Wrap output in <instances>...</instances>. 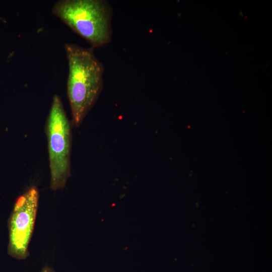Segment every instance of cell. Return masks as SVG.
<instances>
[{
    "instance_id": "6da1fadb",
    "label": "cell",
    "mask_w": 272,
    "mask_h": 272,
    "mask_svg": "<svg viewBox=\"0 0 272 272\" xmlns=\"http://www.w3.org/2000/svg\"><path fill=\"white\" fill-rule=\"evenodd\" d=\"M64 48L69 65L67 94L74 123L79 125L100 94L104 67L93 48L65 43Z\"/></svg>"
},
{
    "instance_id": "7a4b0ae2",
    "label": "cell",
    "mask_w": 272,
    "mask_h": 272,
    "mask_svg": "<svg viewBox=\"0 0 272 272\" xmlns=\"http://www.w3.org/2000/svg\"><path fill=\"white\" fill-rule=\"evenodd\" d=\"M52 14L93 47L108 43L112 37V11L103 0H61Z\"/></svg>"
},
{
    "instance_id": "3957f363",
    "label": "cell",
    "mask_w": 272,
    "mask_h": 272,
    "mask_svg": "<svg viewBox=\"0 0 272 272\" xmlns=\"http://www.w3.org/2000/svg\"><path fill=\"white\" fill-rule=\"evenodd\" d=\"M50 187L56 190L64 187L70 176L71 130L59 97L55 95L47 119Z\"/></svg>"
},
{
    "instance_id": "277c9868",
    "label": "cell",
    "mask_w": 272,
    "mask_h": 272,
    "mask_svg": "<svg viewBox=\"0 0 272 272\" xmlns=\"http://www.w3.org/2000/svg\"><path fill=\"white\" fill-rule=\"evenodd\" d=\"M39 202L35 186L29 188L16 199L9 220L8 253L23 260L29 255L28 246L33 234Z\"/></svg>"
},
{
    "instance_id": "5b68a950",
    "label": "cell",
    "mask_w": 272,
    "mask_h": 272,
    "mask_svg": "<svg viewBox=\"0 0 272 272\" xmlns=\"http://www.w3.org/2000/svg\"><path fill=\"white\" fill-rule=\"evenodd\" d=\"M40 272H55L54 270L49 266H44Z\"/></svg>"
}]
</instances>
